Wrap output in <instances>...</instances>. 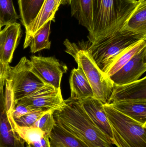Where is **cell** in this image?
Here are the masks:
<instances>
[{
    "mask_svg": "<svg viewBox=\"0 0 146 147\" xmlns=\"http://www.w3.org/2000/svg\"><path fill=\"white\" fill-rule=\"evenodd\" d=\"M49 142L51 147H89L56 123L50 135Z\"/></svg>",
    "mask_w": 146,
    "mask_h": 147,
    "instance_id": "cell-18",
    "label": "cell"
},
{
    "mask_svg": "<svg viewBox=\"0 0 146 147\" xmlns=\"http://www.w3.org/2000/svg\"><path fill=\"white\" fill-rule=\"evenodd\" d=\"M7 80L11 86L15 102L46 85L32 71L30 60L25 57L14 67H10Z\"/></svg>",
    "mask_w": 146,
    "mask_h": 147,
    "instance_id": "cell-6",
    "label": "cell"
},
{
    "mask_svg": "<svg viewBox=\"0 0 146 147\" xmlns=\"http://www.w3.org/2000/svg\"><path fill=\"white\" fill-rule=\"evenodd\" d=\"M146 39V34L122 29L114 35L94 43L87 50L98 67L107 74L121 55L139 41Z\"/></svg>",
    "mask_w": 146,
    "mask_h": 147,
    "instance_id": "cell-3",
    "label": "cell"
},
{
    "mask_svg": "<svg viewBox=\"0 0 146 147\" xmlns=\"http://www.w3.org/2000/svg\"><path fill=\"white\" fill-rule=\"evenodd\" d=\"M122 29L137 33L146 34V0L139 3Z\"/></svg>",
    "mask_w": 146,
    "mask_h": 147,
    "instance_id": "cell-19",
    "label": "cell"
},
{
    "mask_svg": "<svg viewBox=\"0 0 146 147\" xmlns=\"http://www.w3.org/2000/svg\"><path fill=\"white\" fill-rule=\"evenodd\" d=\"M15 103L24 105L33 110L48 111L60 110L65 104L61 89L46 84L33 94L21 98Z\"/></svg>",
    "mask_w": 146,
    "mask_h": 147,
    "instance_id": "cell-8",
    "label": "cell"
},
{
    "mask_svg": "<svg viewBox=\"0 0 146 147\" xmlns=\"http://www.w3.org/2000/svg\"><path fill=\"white\" fill-rule=\"evenodd\" d=\"M54 111L53 110L47 111L32 126L40 129L44 132L45 135L49 136L55 124L53 116Z\"/></svg>",
    "mask_w": 146,
    "mask_h": 147,
    "instance_id": "cell-25",
    "label": "cell"
},
{
    "mask_svg": "<svg viewBox=\"0 0 146 147\" xmlns=\"http://www.w3.org/2000/svg\"><path fill=\"white\" fill-rule=\"evenodd\" d=\"M58 9L56 0H45L37 15L25 29L24 49L29 46L33 37L44 24L49 21H55V15Z\"/></svg>",
    "mask_w": 146,
    "mask_h": 147,
    "instance_id": "cell-14",
    "label": "cell"
},
{
    "mask_svg": "<svg viewBox=\"0 0 146 147\" xmlns=\"http://www.w3.org/2000/svg\"><path fill=\"white\" fill-rule=\"evenodd\" d=\"M51 21L43 25L34 34L30 43L31 53H35L44 49H50L51 43L49 40Z\"/></svg>",
    "mask_w": 146,
    "mask_h": 147,
    "instance_id": "cell-22",
    "label": "cell"
},
{
    "mask_svg": "<svg viewBox=\"0 0 146 147\" xmlns=\"http://www.w3.org/2000/svg\"><path fill=\"white\" fill-rule=\"evenodd\" d=\"M45 0H18L21 21L27 28L36 18Z\"/></svg>",
    "mask_w": 146,
    "mask_h": 147,
    "instance_id": "cell-20",
    "label": "cell"
},
{
    "mask_svg": "<svg viewBox=\"0 0 146 147\" xmlns=\"http://www.w3.org/2000/svg\"><path fill=\"white\" fill-rule=\"evenodd\" d=\"M30 62L32 71L45 84L61 89L63 75L68 70L67 65L60 63L53 57L32 56Z\"/></svg>",
    "mask_w": 146,
    "mask_h": 147,
    "instance_id": "cell-7",
    "label": "cell"
},
{
    "mask_svg": "<svg viewBox=\"0 0 146 147\" xmlns=\"http://www.w3.org/2000/svg\"><path fill=\"white\" fill-rule=\"evenodd\" d=\"M34 110L24 105L15 103L10 115L14 120L19 119L21 117Z\"/></svg>",
    "mask_w": 146,
    "mask_h": 147,
    "instance_id": "cell-27",
    "label": "cell"
},
{
    "mask_svg": "<svg viewBox=\"0 0 146 147\" xmlns=\"http://www.w3.org/2000/svg\"><path fill=\"white\" fill-rule=\"evenodd\" d=\"M48 111H45L41 110H34L14 121L19 126L31 127Z\"/></svg>",
    "mask_w": 146,
    "mask_h": 147,
    "instance_id": "cell-26",
    "label": "cell"
},
{
    "mask_svg": "<svg viewBox=\"0 0 146 147\" xmlns=\"http://www.w3.org/2000/svg\"><path fill=\"white\" fill-rule=\"evenodd\" d=\"M94 0H71V14L85 27L91 34L93 29V10Z\"/></svg>",
    "mask_w": 146,
    "mask_h": 147,
    "instance_id": "cell-16",
    "label": "cell"
},
{
    "mask_svg": "<svg viewBox=\"0 0 146 147\" xmlns=\"http://www.w3.org/2000/svg\"><path fill=\"white\" fill-rule=\"evenodd\" d=\"M21 26L15 22L0 31V60L9 64L21 36Z\"/></svg>",
    "mask_w": 146,
    "mask_h": 147,
    "instance_id": "cell-10",
    "label": "cell"
},
{
    "mask_svg": "<svg viewBox=\"0 0 146 147\" xmlns=\"http://www.w3.org/2000/svg\"><path fill=\"white\" fill-rule=\"evenodd\" d=\"M1 28H2L1 27V26H0V28H1Z\"/></svg>",
    "mask_w": 146,
    "mask_h": 147,
    "instance_id": "cell-32",
    "label": "cell"
},
{
    "mask_svg": "<svg viewBox=\"0 0 146 147\" xmlns=\"http://www.w3.org/2000/svg\"><path fill=\"white\" fill-rule=\"evenodd\" d=\"M71 0H56L57 7L59 9L61 5H70Z\"/></svg>",
    "mask_w": 146,
    "mask_h": 147,
    "instance_id": "cell-31",
    "label": "cell"
},
{
    "mask_svg": "<svg viewBox=\"0 0 146 147\" xmlns=\"http://www.w3.org/2000/svg\"><path fill=\"white\" fill-rule=\"evenodd\" d=\"M108 104L132 119L146 124V100L119 101Z\"/></svg>",
    "mask_w": 146,
    "mask_h": 147,
    "instance_id": "cell-17",
    "label": "cell"
},
{
    "mask_svg": "<svg viewBox=\"0 0 146 147\" xmlns=\"http://www.w3.org/2000/svg\"><path fill=\"white\" fill-rule=\"evenodd\" d=\"M63 44L66 47L65 51L74 58L78 66L83 70L92 88L94 98L103 104L107 103L114 86L110 77L98 67L86 49L79 48L67 39Z\"/></svg>",
    "mask_w": 146,
    "mask_h": 147,
    "instance_id": "cell-4",
    "label": "cell"
},
{
    "mask_svg": "<svg viewBox=\"0 0 146 147\" xmlns=\"http://www.w3.org/2000/svg\"><path fill=\"white\" fill-rule=\"evenodd\" d=\"M111 131L112 133V144L115 145L117 147H134L124 140L116 132L113 130Z\"/></svg>",
    "mask_w": 146,
    "mask_h": 147,
    "instance_id": "cell-29",
    "label": "cell"
},
{
    "mask_svg": "<svg viewBox=\"0 0 146 147\" xmlns=\"http://www.w3.org/2000/svg\"><path fill=\"white\" fill-rule=\"evenodd\" d=\"M139 3V0H94L93 29L87 36L94 43L121 31Z\"/></svg>",
    "mask_w": 146,
    "mask_h": 147,
    "instance_id": "cell-2",
    "label": "cell"
},
{
    "mask_svg": "<svg viewBox=\"0 0 146 147\" xmlns=\"http://www.w3.org/2000/svg\"><path fill=\"white\" fill-rule=\"evenodd\" d=\"M69 82L71 99L81 100L94 98L91 86L83 70L79 66L72 70Z\"/></svg>",
    "mask_w": 146,
    "mask_h": 147,
    "instance_id": "cell-15",
    "label": "cell"
},
{
    "mask_svg": "<svg viewBox=\"0 0 146 147\" xmlns=\"http://www.w3.org/2000/svg\"><path fill=\"white\" fill-rule=\"evenodd\" d=\"M8 117L14 131L27 145H30L39 140L45 135L44 132L38 128L32 126L27 127L19 126L10 115H8Z\"/></svg>",
    "mask_w": 146,
    "mask_h": 147,
    "instance_id": "cell-21",
    "label": "cell"
},
{
    "mask_svg": "<svg viewBox=\"0 0 146 147\" xmlns=\"http://www.w3.org/2000/svg\"><path fill=\"white\" fill-rule=\"evenodd\" d=\"M1 28H0V31H1Z\"/></svg>",
    "mask_w": 146,
    "mask_h": 147,
    "instance_id": "cell-33",
    "label": "cell"
},
{
    "mask_svg": "<svg viewBox=\"0 0 146 147\" xmlns=\"http://www.w3.org/2000/svg\"><path fill=\"white\" fill-rule=\"evenodd\" d=\"M60 110L53 113L55 123L89 147H113L112 141L101 132L86 113L79 100H64Z\"/></svg>",
    "mask_w": 146,
    "mask_h": 147,
    "instance_id": "cell-1",
    "label": "cell"
},
{
    "mask_svg": "<svg viewBox=\"0 0 146 147\" xmlns=\"http://www.w3.org/2000/svg\"><path fill=\"white\" fill-rule=\"evenodd\" d=\"M19 18L12 0H0L1 27L16 22Z\"/></svg>",
    "mask_w": 146,
    "mask_h": 147,
    "instance_id": "cell-24",
    "label": "cell"
},
{
    "mask_svg": "<svg viewBox=\"0 0 146 147\" xmlns=\"http://www.w3.org/2000/svg\"><path fill=\"white\" fill-rule=\"evenodd\" d=\"M79 101L93 122L112 141V131L104 108L103 104L95 98Z\"/></svg>",
    "mask_w": 146,
    "mask_h": 147,
    "instance_id": "cell-12",
    "label": "cell"
},
{
    "mask_svg": "<svg viewBox=\"0 0 146 147\" xmlns=\"http://www.w3.org/2000/svg\"><path fill=\"white\" fill-rule=\"evenodd\" d=\"M146 71V47L109 77L114 85L126 84L139 80Z\"/></svg>",
    "mask_w": 146,
    "mask_h": 147,
    "instance_id": "cell-9",
    "label": "cell"
},
{
    "mask_svg": "<svg viewBox=\"0 0 146 147\" xmlns=\"http://www.w3.org/2000/svg\"><path fill=\"white\" fill-rule=\"evenodd\" d=\"M25 142L14 131L5 106L3 89L0 90V147H25Z\"/></svg>",
    "mask_w": 146,
    "mask_h": 147,
    "instance_id": "cell-13",
    "label": "cell"
},
{
    "mask_svg": "<svg viewBox=\"0 0 146 147\" xmlns=\"http://www.w3.org/2000/svg\"><path fill=\"white\" fill-rule=\"evenodd\" d=\"M146 47V39L141 40L135 45L123 53L111 66L107 75L110 77L117 72L128 63L135 55Z\"/></svg>",
    "mask_w": 146,
    "mask_h": 147,
    "instance_id": "cell-23",
    "label": "cell"
},
{
    "mask_svg": "<svg viewBox=\"0 0 146 147\" xmlns=\"http://www.w3.org/2000/svg\"><path fill=\"white\" fill-rule=\"evenodd\" d=\"M10 66L0 60V90L3 89L9 75Z\"/></svg>",
    "mask_w": 146,
    "mask_h": 147,
    "instance_id": "cell-28",
    "label": "cell"
},
{
    "mask_svg": "<svg viewBox=\"0 0 146 147\" xmlns=\"http://www.w3.org/2000/svg\"><path fill=\"white\" fill-rule=\"evenodd\" d=\"M132 100H146V77L126 84H114L107 104Z\"/></svg>",
    "mask_w": 146,
    "mask_h": 147,
    "instance_id": "cell-11",
    "label": "cell"
},
{
    "mask_svg": "<svg viewBox=\"0 0 146 147\" xmlns=\"http://www.w3.org/2000/svg\"><path fill=\"white\" fill-rule=\"evenodd\" d=\"M111 130L134 147H146V124L139 122L106 103L103 104Z\"/></svg>",
    "mask_w": 146,
    "mask_h": 147,
    "instance_id": "cell-5",
    "label": "cell"
},
{
    "mask_svg": "<svg viewBox=\"0 0 146 147\" xmlns=\"http://www.w3.org/2000/svg\"><path fill=\"white\" fill-rule=\"evenodd\" d=\"M27 147H51L49 136L45 135L41 140L30 145H27Z\"/></svg>",
    "mask_w": 146,
    "mask_h": 147,
    "instance_id": "cell-30",
    "label": "cell"
}]
</instances>
